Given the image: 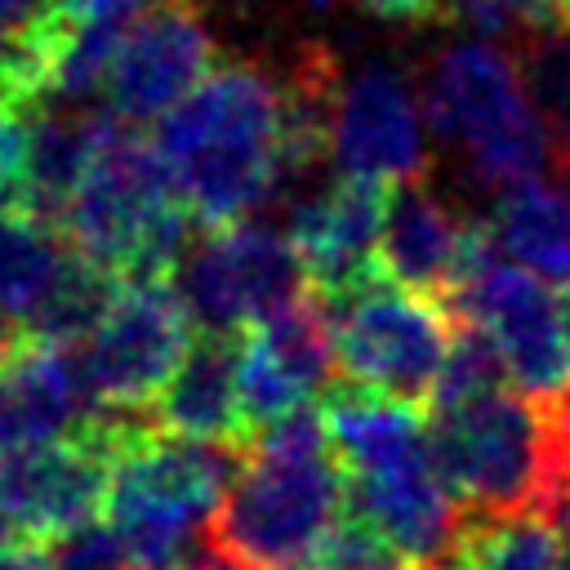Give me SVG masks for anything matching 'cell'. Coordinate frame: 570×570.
<instances>
[{"label": "cell", "instance_id": "e575fe53", "mask_svg": "<svg viewBox=\"0 0 570 570\" xmlns=\"http://www.w3.org/2000/svg\"><path fill=\"white\" fill-rule=\"evenodd\" d=\"M561 298V321H566V334H570V281H566V294H557Z\"/></svg>", "mask_w": 570, "mask_h": 570}, {"label": "cell", "instance_id": "484cf974", "mask_svg": "<svg viewBox=\"0 0 570 570\" xmlns=\"http://www.w3.org/2000/svg\"><path fill=\"white\" fill-rule=\"evenodd\" d=\"M436 18L463 27L485 45H521L557 22H566L561 0H436Z\"/></svg>", "mask_w": 570, "mask_h": 570}, {"label": "cell", "instance_id": "4fadbf2b", "mask_svg": "<svg viewBox=\"0 0 570 570\" xmlns=\"http://www.w3.org/2000/svg\"><path fill=\"white\" fill-rule=\"evenodd\" d=\"M330 156L343 178L396 187L423 169V116L392 67H361L338 80L330 116Z\"/></svg>", "mask_w": 570, "mask_h": 570}, {"label": "cell", "instance_id": "52a82bcc", "mask_svg": "<svg viewBox=\"0 0 570 570\" xmlns=\"http://www.w3.org/2000/svg\"><path fill=\"white\" fill-rule=\"evenodd\" d=\"M321 303L330 316L334 370L356 387L423 410L450 347V312L436 298L396 285L379 267L334 294H321Z\"/></svg>", "mask_w": 570, "mask_h": 570}, {"label": "cell", "instance_id": "4316f807", "mask_svg": "<svg viewBox=\"0 0 570 570\" xmlns=\"http://www.w3.org/2000/svg\"><path fill=\"white\" fill-rule=\"evenodd\" d=\"M410 561L361 517L343 503L338 521L321 534V543L312 548V557L298 570H405Z\"/></svg>", "mask_w": 570, "mask_h": 570}, {"label": "cell", "instance_id": "5b68a950", "mask_svg": "<svg viewBox=\"0 0 570 570\" xmlns=\"http://www.w3.org/2000/svg\"><path fill=\"white\" fill-rule=\"evenodd\" d=\"M232 445L187 441L134 419L116 445L102 521L138 570H187L196 552V525L223 499L236 472Z\"/></svg>", "mask_w": 570, "mask_h": 570}, {"label": "cell", "instance_id": "cb8c5ba5", "mask_svg": "<svg viewBox=\"0 0 570 570\" xmlns=\"http://www.w3.org/2000/svg\"><path fill=\"white\" fill-rule=\"evenodd\" d=\"M116 276L107 267H98L94 258H85L80 249H67L45 298L36 303L31 321L22 334L40 338V343H62V347H76L94 325L98 316L107 312L111 294H116Z\"/></svg>", "mask_w": 570, "mask_h": 570}, {"label": "cell", "instance_id": "7402d4cb", "mask_svg": "<svg viewBox=\"0 0 570 570\" xmlns=\"http://www.w3.org/2000/svg\"><path fill=\"white\" fill-rule=\"evenodd\" d=\"M67 249L58 227L27 214H0V352L27 330Z\"/></svg>", "mask_w": 570, "mask_h": 570}, {"label": "cell", "instance_id": "836d02e7", "mask_svg": "<svg viewBox=\"0 0 570 570\" xmlns=\"http://www.w3.org/2000/svg\"><path fill=\"white\" fill-rule=\"evenodd\" d=\"M36 4H40V0H0V45H4V36H9Z\"/></svg>", "mask_w": 570, "mask_h": 570}, {"label": "cell", "instance_id": "44dd1931", "mask_svg": "<svg viewBox=\"0 0 570 570\" xmlns=\"http://www.w3.org/2000/svg\"><path fill=\"white\" fill-rule=\"evenodd\" d=\"M245 334L267 352V361L312 401L334 383V343H330V316L312 285H303L294 298L245 325Z\"/></svg>", "mask_w": 570, "mask_h": 570}, {"label": "cell", "instance_id": "ba28073f", "mask_svg": "<svg viewBox=\"0 0 570 570\" xmlns=\"http://www.w3.org/2000/svg\"><path fill=\"white\" fill-rule=\"evenodd\" d=\"M441 307L454 321H472L490 338L503 379L525 401L552 405L570 392V334L561 298L543 276L499 258L490 236Z\"/></svg>", "mask_w": 570, "mask_h": 570}, {"label": "cell", "instance_id": "2e32d148", "mask_svg": "<svg viewBox=\"0 0 570 570\" xmlns=\"http://www.w3.org/2000/svg\"><path fill=\"white\" fill-rule=\"evenodd\" d=\"M383 196H387V187L338 174L334 183L294 200L285 240L303 267V281L316 294H334L347 281H356L361 272L379 267L374 245H379Z\"/></svg>", "mask_w": 570, "mask_h": 570}, {"label": "cell", "instance_id": "8992f818", "mask_svg": "<svg viewBox=\"0 0 570 570\" xmlns=\"http://www.w3.org/2000/svg\"><path fill=\"white\" fill-rule=\"evenodd\" d=\"M419 116L441 142L463 151L468 174L490 191L534 183L552 160L517 62L485 40L468 36L432 58Z\"/></svg>", "mask_w": 570, "mask_h": 570}, {"label": "cell", "instance_id": "8d00e7d4", "mask_svg": "<svg viewBox=\"0 0 570 570\" xmlns=\"http://www.w3.org/2000/svg\"><path fill=\"white\" fill-rule=\"evenodd\" d=\"M566 22H570V0H566Z\"/></svg>", "mask_w": 570, "mask_h": 570}, {"label": "cell", "instance_id": "9c48e42d", "mask_svg": "<svg viewBox=\"0 0 570 570\" xmlns=\"http://www.w3.org/2000/svg\"><path fill=\"white\" fill-rule=\"evenodd\" d=\"M138 414L94 410L67 436L0 454V525L22 543H58L102 517L116 445Z\"/></svg>", "mask_w": 570, "mask_h": 570}, {"label": "cell", "instance_id": "ffe728a7", "mask_svg": "<svg viewBox=\"0 0 570 570\" xmlns=\"http://www.w3.org/2000/svg\"><path fill=\"white\" fill-rule=\"evenodd\" d=\"M485 236L494 254H508V263L543 281H570V187H548L534 178L503 191Z\"/></svg>", "mask_w": 570, "mask_h": 570}, {"label": "cell", "instance_id": "ac0fdd59", "mask_svg": "<svg viewBox=\"0 0 570 570\" xmlns=\"http://www.w3.org/2000/svg\"><path fill=\"white\" fill-rule=\"evenodd\" d=\"M236 343L240 330H191L187 352L178 356L174 374L160 383V392L147 405L156 410L160 432L232 445V450L249 441L236 401Z\"/></svg>", "mask_w": 570, "mask_h": 570}, {"label": "cell", "instance_id": "f1b7e54d", "mask_svg": "<svg viewBox=\"0 0 570 570\" xmlns=\"http://www.w3.org/2000/svg\"><path fill=\"white\" fill-rule=\"evenodd\" d=\"M22 209V116L0 107V214Z\"/></svg>", "mask_w": 570, "mask_h": 570}, {"label": "cell", "instance_id": "5bb4252c", "mask_svg": "<svg viewBox=\"0 0 570 570\" xmlns=\"http://www.w3.org/2000/svg\"><path fill=\"white\" fill-rule=\"evenodd\" d=\"M481 249L485 227L454 214L436 191L423 187V178H405L383 196L374 263L396 285L445 303Z\"/></svg>", "mask_w": 570, "mask_h": 570}, {"label": "cell", "instance_id": "9a60e30c", "mask_svg": "<svg viewBox=\"0 0 570 570\" xmlns=\"http://www.w3.org/2000/svg\"><path fill=\"white\" fill-rule=\"evenodd\" d=\"M347 508L361 512L410 566H450L459 539V508L428 463V445L383 463L343 472Z\"/></svg>", "mask_w": 570, "mask_h": 570}, {"label": "cell", "instance_id": "4dcf8cb0", "mask_svg": "<svg viewBox=\"0 0 570 570\" xmlns=\"http://www.w3.org/2000/svg\"><path fill=\"white\" fill-rule=\"evenodd\" d=\"M49 4L76 22H89V18H129L142 0H49Z\"/></svg>", "mask_w": 570, "mask_h": 570}, {"label": "cell", "instance_id": "f546056e", "mask_svg": "<svg viewBox=\"0 0 570 570\" xmlns=\"http://www.w3.org/2000/svg\"><path fill=\"white\" fill-rule=\"evenodd\" d=\"M365 13L383 22H428L436 18V0H356Z\"/></svg>", "mask_w": 570, "mask_h": 570}, {"label": "cell", "instance_id": "7c38bea8", "mask_svg": "<svg viewBox=\"0 0 570 570\" xmlns=\"http://www.w3.org/2000/svg\"><path fill=\"white\" fill-rule=\"evenodd\" d=\"M214 67V36L200 0H147L125 18L102 94L125 125L165 116Z\"/></svg>", "mask_w": 570, "mask_h": 570}, {"label": "cell", "instance_id": "6da1fadb", "mask_svg": "<svg viewBox=\"0 0 570 570\" xmlns=\"http://www.w3.org/2000/svg\"><path fill=\"white\" fill-rule=\"evenodd\" d=\"M156 120L151 147L200 227L236 223L281 187V85L263 67L218 62Z\"/></svg>", "mask_w": 570, "mask_h": 570}, {"label": "cell", "instance_id": "277c9868", "mask_svg": "<svg viewBox=\"0 0 570 570\" xmlns=\"http://www.w3.org/2000/svg\"><path fill=\"white\" fill-rule=\"evenodd\" d=\"M423 445L459 517L543 512L557 490L548 419L512 387H481L423 410Z\"/></svg>", "mask_w": 570, "mask_h": 570}, {"label": "cell", "instance_id": "3957f363", "mask_svg": "<svg viewBox=\"0 0 570 570\" xmlns=\"http://www.w3.org/2000/svg\"><path fill=\"white\" fill-rule=\"evenodd\" d=\"M58 232L116 281H169L187 245V209L151 138L102 111Z\"/></svg>", "mask_w": 570, "mask_h": 570}, {"label": "cell", "instance_id": "d590c367", "mask_svg": "<svg viewBox=\"0 0 570 570\" xmlns=\"http://www.w3.org/2000/svg\"><path fill=\"white\" fill-rule=\"evenodd\" d=\"M405 570H454V566H405Z\"/></svg>", "mask_w": 570, "mask_h": 570}, {"label": "cell", "instance_id": "74e56055", "mask_svg": "<svg viewBox=\"0 0 570 570\" xmlns=\"http://www.w3.org/2000/svg\"><path fill=\"white\" fill-rule=\"evenodd\" d=\"M561 9H566V0H561Z\"/></svg>", "mask_w": 570, "mask_h": 570}, {"label": "cell", "instance_id": "1f68e13d", "mask_svg": "<svg viewBox=\"0 0 570 570\" xmlns=\"http://www.w3.org/2000/svg\"><path fill=\"white\" fill-rule=\"evenodd\" d=\"M0 570H49V557H45L36 543L4 539V543H0Z\"/></svg>", "mask_w": 570, "mask_h": 570}, {"label": "cell", "instance_id": "8fae6325", "mask_svg": "<svg viewBox=\"0 0 570 570\" xmlns=\"http://www.w3.org/2000/svg\"><path fill=\"white\" fill-rule=\"evenodd\" d=\"M169 285L196 330H245L307 281L281 232L267 223H223L183 245Z\"/></svg>", "mask_w": 570, "mask_h": 570}, {"label": "cell", "instance_id": "e0dca14e", "mask_svg": "<svg viewBox=\"0 0 570 570\" xmlns=\"http://www.w3.org/2000/svg\"><path fill=\"white\" fill-rule=\"evenodd\" d=\"M94 414L76 347L18 334L0 352V454L67 436Z\"/></svg>", "mask_w": 570, "mask_h": 570}, {"label": "cell", "instance_id": "30bf717a", "mask_svg": "<svg viewBox=\"0 0 570 570\" xmlns=\"http://www.w3.org/2000/svg\"><path fill=\"white\" fill-rule=\"evenodd\" d=\"M191 330L169 281H120L98 325L76 343L94 410L142 414L187 352Z\"/></svg>", "mask_w": 570, "mask_h": 570}, {"label": "cell", "instance_id": "d4e9b609", "mask_svg": "<svg viewBox=\"0 0 570 570\" xmlns=\"http://www.w3.org/2000/svg\"><path fill=\"white\" fill-rule=\"evenodd\" d=\"M517 76L525 102L534 107L548 151L570 174V22H557L517 45Z\"/></svg>", "mask_w": 570, "mask_h": 570}, {"label": "cell", "instance_id": "603a6c76", "mask_svg": "<svg viewBox=\"0 0 570 570\" xmlns=\"http://www.w3.org/2000/svg\"><path fill=\"white\" fill-rule=\"evenodd\" d=\"M450 566L454 570H561V548L548 512L463 517Z\"/></svg>", "mask_w": 570, "mask_h": 570}, {"label": "cell", "instance_id": "7a4b0ae2", "mask_svg": "<svg viewBox=\"0 0 570 570\" xmlns=\"http://www.w3.org/2000/svg\"><path fill=\"white\" fill-rule=\"evenodd\" d=\"M347 503L343 468L316 410L249 432L236 472L205 517V548L245 570H298Z\"/></svg>", "mask_w": 570, "mask_h": 570}, {"label": "cell", "instance_id": "83f0119b", "mask_svg": "<svg viewBox=\"0 0 570 570\" xmlns=\"http://www.w3.org/2000/svg\"><path fill=\"white\" fill-rule=\"evenodd\" d=\"M53 548L58 552L49 557V570H125L129 566L107 525H85V530L58 539Z\"/></svg>", "mask_w": 570, "mask_h": 570}, {"label": "cell", "instance_id": "d6a6232c", "mask_svg": "<svg viewBox=\"0 0 570 570\" xmlns=\"http://www.w3.org/2000/svg\"><path fill=\"white\" fill-rule=\"evenodd\" d=\"M543 512H552V517H557V521H552V530H557V548H561V570H570V481L552 494V503H548Z\"/></svg>", "mask_w": 570, "mask_h": 570}, {"label": "cell", "instance_id": "d6986e66", "mask_svg": "<svg viewBox=\"0 0 570 570\" xmlns=\"http://www.w3.org/2000/svg\"><path fill=\"white\" fill-rule=\"evenodd\" d=\"M98 120L102 111H76L62 102L40 107L22 120V209L18 214L40 218L49 227L62 223V209L89 160Z\"/></svg>", "mask_w": 570, "mask_h": 570}]
</instances>
